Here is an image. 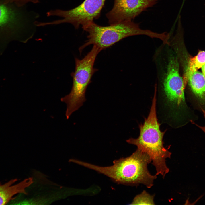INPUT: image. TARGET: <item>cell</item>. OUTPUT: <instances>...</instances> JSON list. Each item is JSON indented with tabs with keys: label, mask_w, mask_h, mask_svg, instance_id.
<instances>
[{
	"label": "cell",
	"mask_w": 205,
	"mask_h": 205,
	"mask_svg": "<svg viewBox=\"0 0 205 205\" xmlns=\"http://www.w3.org/2000/svg\"><path fill=\"white\" fill-rule=\"evenodd\" d=\"M156 88L150 112L143 124L139 125L140 135L137 138H131L126 142L136 146L137 149L147 153L150 157L152 164L155 167L156 175H161L164 178L169 169L166 165V159L170 158L171 153L163 145L164 132L160 129L157 117Z\"/></svg>",
	"instance_id": "obj_1"
},
{
	"label": "cell",
	"mask_w": 205,
	"mask_h": 205,
	"mask_svg": "<svg viewBox=\"0 0 205 205\" xmlns=\"http://www.w3.org/2000/svg\"><path fill=\"white\" fill-rule=\"evenodd\" d=\"M82 28L88 35L87 41L79 49L80 53L91 44L102 50L125 38L134 35H145L161 40L165 37L164 33H159L148 30L141 29L139 24L132 20L124 21L106 26H99L93 22Z\"/></svg>",
	"instance_id": "obj_2"
},
{
	"label": "cell",
	"mask_w": 205,
	"mask_h": 205,
	"mask_svg": "<svg viewBox=\"0 0 205 205\" xmlns=\"http://www.w3.org/2000/svg\"><path fill=\"white\" fill-rule=\"evenodd\" d=\"M101 50L93 45L91 51L83 59L75 58V69L71 74L73 78L71 90L69 94L61 99L62 101L67 104L65 114L67 119L86 101L85 93L87 88L91 82L93 74L98 71L93 67L95 59Z\"/></svg>",
	"instance_id": "obj_3"
},
{
	"label": "cell",
	"mask_w": 205,
	"mask_h": 205,
	"mask_svg": "<svg viewBox=\"0 0 205 205\" xmlns=\"http://www.w3.org/2000/svg\"><path fill=\"white\" fill-rule=\"evenodd\" d=\"M76 163L103 174L118 184L127 185H136L143 173L142 165L134 152L128 157L114 160L113 165L109 166H100L78 160Z\"/></svg>",
	"instance_id": "obj_4"
},
{
	"label": "cell",
	"mask_w": 205,
	"mask_h": 205,
	"mask_svg": "<svg viewBox=\"0 0 205 205\" xmlns=\"http://www.w3.org/2000/svg\"><path fill=\"white\" fill-rule=\"evenodd\" d=\"M105 0H85L77 7L70 10L51 11L47 13V16H58L63 19L49 22L48 24L70 23L77 29L81 25L82 27L86 26L99 17Z\"/></svg>",
	"instance_id": "obj_5"
},
{
	"label": "cell",
	"mask_w": 205,
	"mask_h": 205,
	"mask_svg": "<svg viewBox=\"0 0 205 205\" xmlns=\"http://www.w3.org/2000/svg\"><path fill=\"white\" fill-rule=\"evenodd\" d=\"M185 87L179 74L177 58L174 53H170L168 57L163 87L167 99L173 107L179 108L185 104Z\"/></svg>",
	"instance_id": "obj_6"
},
{
	"label": "cell",
	"mask_w": 205,
	"mask_h": 205,
	"mask_svg": "<svg viewBox=\"0 0 205 205\" xmlns=\"http://www.w3.org/2000/svg\"><path fill=\"white\" fill-rule=\"evenodd\" d=\"M158 0H114L113 7L106 16L110 24L132 20L155 5Z\"/></svg>",
	"instance_id": "obj_7"
},
{
	"label": "cell",
	"mask_w": 205,
	"mask_h": 205,
	"mask_svg": "<svg viewBox=\"0 0 205 205\" xmlns=\"http://www.w3.org/2000/svg\"><path fill=\"white\" fill-rule=\"evenodd\" d=\"M17 181L15 179L4 184L0 183V205L7 204L13 199L14 197L17 194L25 193V189L30 184V179H26L14 184Z\"/></svg>",
	"instance_id": "obj_8"
},
{
	"label": "cell",
	"mask_w": 205,
	"mask_h": 205,
	"mask_svg": "<svg viewBox=\"0 0 205 205\" xmlns=\"http://www.w3.org/2000/svg\"><path fill=\"white\" fill-rule=\"evenodd\" d=\"M187 83L202 104L205 103V77L201 72L196 71L188 77Z\"/></svg>",
	"instance_id": "obj_9"
},
{
	"label": "cell",
	"mask_w": 205,
	"mask_h": 205,
	"mask_svg": "<svg viewBox=\"0 0 205 205\" xmlns=\"http://www.w3.org/2000/svg\"><path fill=\"white\" fill-rule=\"evenodd\" d=\"M205 64V51H200L194 57L189 60L183 77L186 86L189 76Z\"/></svg>",
	"instance_id": "obj_10"
},
{
	"label": "cell",
	"mask_w": 205,
	"mask_h": 205,
	"mask_svg": "<svg viewBox=\"0 0 205 205\" xmlns=\"http://www.w3.org/2000/svg\"><path fill=\"white\" fill-rule=\"evenodd\" d=\"M14 17V13L11 9L0 4V27L11 22Z\"/></svg>",
	"instance_id": "obj_11"
},
{
	"label": "cell",
	"mask_w": 205,
	"mask_h": 205,
	"mask_svg": "<svg viewBox=\"0 0 205 205\" xmlns=\"http://www.w3.org/2000/svg\"><path fill=\"white\" fill-rule=\"evenodd\" d=\"M154 195H151L146 191L136 195L130 205H154Z\"/></svg>",
	"instance_id": "obj_12"
},
{
	"label": "cell",
	"mask_w": 205,
	"mask_h": 205,
	"mask_svg": "<svg viewBox=\"0 0 205 205\" xmlns=\"http://www.w3.org/2000/svg\"><path fill=\"white\" fill-rule=\"evenodd\" d=\"M25 3L30 2L34 3H36L38 2V0H22Z\"/></svg>",
	"instance_id": "obj_13"
},
{
	"label": "cell",
	"mask_w": 205,
	"mask_h": 205,
	"mask_svg": "<svg viewBox=\"0 0 205 205\" xmlns=\"http://www.w3.org/2000/svg\"><path fill=\"white\" fill-rule=\"evenodd\" d=\"M201 68L202 74L205 77V64L203 65Z\"/></svg>",
	"instance_id": "obj_14"
},
{
	"label": "cell",
	"mask_w": 205,
	"mask_h": 205,
	"mask_svg": "<svg viewBox=\"0 0 205 205\" xmlns=\"http://www.w3.org/2000/svg\"><path fill=\"white\" fill-rule=\"evenodd\" d=\"M203 131L205 133V126L203 128Z\"/></svg>",
	"instance_id": "obj_15"
}]
</instances>
